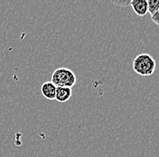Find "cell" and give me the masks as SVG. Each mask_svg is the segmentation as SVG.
I'll return each mask as SVG.
<instances>
[{
  "label": "cell",
  "instance_id": "obj_1",
  "mask_svg": "<svg viewBox=\"0 0 159 157\" xmlns=\"http://www.w3.org/2000/svg\"><path fill=\"white\" fill-rule=\"evenodd\" d=\"M156 61L148 54H140L133 61V70L142 76H148L153 75L156 69Z\"/></svg>",
  "mask_w": 159,
  "mask_h": 157
},
{
  "label": "cell",
  "instance_id": "obj_2",
  "mask_svg": "<svg viewBox=\"0 0 159 157\" xmlns=\"http://www.w3.org/2000/svg\"><path fill=\"white\" fill-rule=\"evenodd\" d=\"M51 82L55 86H65L71 88L76 84V76L70 69L61 67L53 71Z\"/></svg>",
  "mask_w": 159,
  "mask_h": 157
},
{
  "label": "cell",
  "instance_id": "obj_3",
  "mask_svg": "<svg viewBox=\"0 0 159 157\" xmlns=\"http://www.w3.org/2000/svg\"><path fill=\"white\" fill-rule=\"evenodd\" d=\"M130 6L139 17H145L148 13V0H132Z\"/></svg>",
  "mask_w": 159,
  "mask_h": 157
},
{
  "label": "cell",
  "instance_id": "obj_4",
  "mask_svg": "<svg viewBox=\"0 0 159 157\" xmlns=\"http://www.w3.org/2000/svg\"><path fill=\"white\" fill-rule=\"evenodd\" d=\"M41 92L44 98L48 100H54L56 94V86L52 82H45L42 85Z\"/></svg>",
  "mask_w": 159,
  "mask_h": 157
},
{
  "label": "cell",
  "instance_id": "obj_5",
  "mask_svg": "<svg viewBox=\"0 0 159 157\" xmlns=\"http://www.w3.org/2000/svg\"><path fill=\"white\" fill-rule=\"evenodd\" d=\"M72 91L70 87L65 86H56V94H55V100L60 103L67 102L71 96Z\"/></svg>",
  "mask_w": 159,
  "mask_h": 157
},
{
  "label": "cell",
  "instance_id": "obj_6",
  "mask_svg": "<svg viewBox=\"0 0 159 157\" xmlns=\"http://www.w3.org/2000/svg\"><path fill=\"white\" fill-rule=\"evenodd\" d=\"M148 13L150 15H153L159 9V0H148Z\"/></svg>",
  "mask_w": 159,
  "mask_h": 157
},
{
  "label": "cell",
  "instance_id": "obj_7",
  "mask_svg": "<svg viewBox=\"0 0 159 157\" xmlns=\"http://www.w3.org/2000/svg\"><path fill=\"white\" fill-rule=\"evenodd\" d=\"M113 3L115 5L121 6V7H127L131 4V1L130 0H120V1H113Z\"/></svg>",
  "mask_w": 159,
  "mask_h": 157
},
{
  "label": "cell",
  "instance_id": "obj_8",
  "mask_svg": "<svg viewBox=\"0 0 159 157\" xmlns=\"http://www.w3.org/2000/svg\"><path fill=\"white\" fill-rule=\"evenodd\" d=\"M151 18L156 25L159 26V9L157 12H155L153 15H151Z\"/></svg>",
  "mask_w": 159,
  "mask_h": 157
}]
</instances>
